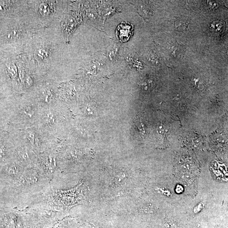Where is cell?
Masks as SVG:
<instances>
[{"label":"cell","mask_w":228,"mask_h":228,"mask_svg":"<svg viewBox=\"0 0 228 228\" xmlns=\"http://www.w3.org/2000/svg\"><path fill=\"white\" fill-rule=\"evenodd\" d=\"M39 11L40 14L44 17L48 16L50 13V8L48 5L45 3H42L40 4Z\"/></svg>","instance_id":"5"},{"label":"cell","mask_w":228,"mask_h":228,"mask_svg":"<svg viewBox=\"0 0 228 228\" xmlns=\"http://www.w3.org/2000/svg\"><path fill=\"white\" fill-rule=\"evenodd\" d=\"M23 138L25 141V143L29 144L30 146L33 147H38L40 146L42 143V137L39 135L38 131L34 130L28 128L23 132Z\"/></svg>","instance_id":"2"},{"label":"cell","mask_w":228,"mask_h":228,"mask_svg":"<svg viewBox=\"0 0 228 228\" xmlns=\"http://www.w3.org/2000/svg\"><path fill=\"white\" fill-rule=\"evenodd\" d=\"M6 148L3 145H0V158L4 157L6 154Z\"/></svg>","instance_id":"8"},{"label":"cell","mask_w":228,"mask_h":228,"mask_svg":"<svg viewBox=\"0 0 228 228\" xmlns=\"http://www.w3.org/2000/svg\"><path fill=\"white\" fill-rule=\"evenodd\" d=\"M23 82L25 85L27 87H31L33 83L32 79L30 76H25Z\"/></svg>","instance_id":"7"},{"label":"cell","mask_w":228,"mask_h":228,"mask_svg":"<svg viewBox=\"0 0 228 228\" xmlns=\"http://www.w3.org/2000/svg\"><path fill=\"white\" fill-rule=\"evenodd\" d=\"M7 71L10 77L15 79L17 77L18 71L17 67L14 63H9L7 66Z\"/></svg>","instance_id":"4"},{"label":"cell","mask_w":228,"mask_h":228,"mask_svg":"<svg viewBox=\"0 0 228 228\" xmlns=\"http://www.w3.org/2000/svg\"><path fill=\"white\" fill-rule=\"evenodd\" d=\"M45 51L43 50V49H40L37 52L38 56L39 58H43L45 57Z\"/></svg>","instance_id":"9"},{"label":"cell","mask_w":228,"mask_h":228,"mask_svg":"<svg viewBox=\"0 0 228 228\" xmlns=\"http://www.w3.org/2000/svg\"><path fill=\"white\" fill-rule=\"evenodd\" d=\"M188 25L187 24L186 20L184 19H178L175 23L176 27L180 29H185L186 28Z\"/></svg>","instance_id":"6"},{"label":"cell","mask_w":228,"mask_h":228,"mask_svg":"<svg viewBox=\"0 0 228 228\" xmlns=\"http://www.w3.org/2000/svg\"><path fill=\"white\" fill-rule=\"evenodd\" d=\"M17 157L19 161L22 163L27 162L29 161L30 153L25 148H18L17 152Z\"/></svg>","instance_id":"3"},{"label":"cell","mask_w":228,"mask_h":228,"mask_svg":"<svg viewBox=\"0 0 228 228\" xmlns=\"http://www.w3.org/2000/svg\"><path fill=\"white\" fill-rule=\"evenodd\" d=\"M134 27L128 22H123L118 25L116 30L117 38L120 42H126L132 34Z\"/></svg>","instance_id":"1"},{"label":"cell","mask_w":228,"mask_h":228,"mask_svg":"<svg viewBox=\"0 0 228 228\" xmlns=\"http://www.w3.org/2000/svg\"><path fill=\"white\" fill-rule=\"evenodd\" d=\"M2 6H1V5H0V11H1V10H2Z\"/></svg>","instance_id":"10"}]
</instances>
